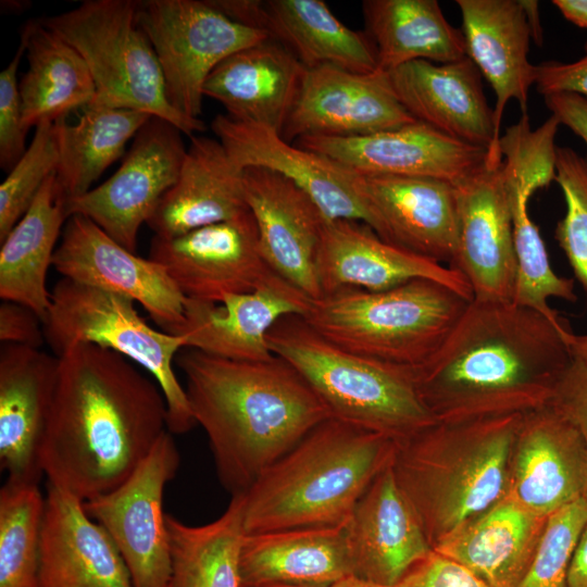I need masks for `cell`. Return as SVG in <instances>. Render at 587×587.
<instances>
[{
  "label": "cell",
  "mask_w": 587,
  "mask_h": 587,
  "mask_svg": "<svg viewBox=\"0 0 587 587\" xmlns=\"http://www.w3.org/2000/svg\"><path fill=\"white\" fill-rule=\"evenodd\" d=\"M58 358L39 462L48 483L86 501L124 483L168 430L166 401L110 349L82 342Z\"/></svg>",
  "instance_id": "6da1fadb"
},
{
  "label": "cell",
  "mask_w": 587,
  "mask_h": 587,
  "mask_svg": "<svg viewBox=\"0 0 587 587\" xmlns=\"http://www.w3.org/2000/svg\"><path fill=\"white\" fill-rule=\"evenodd\" d=\"M572 333L512 301L472 300L415 374L417 394L438 422L538 409L573 358Z\"/></svg>",
  "instance_id": "7a4b0ae2"
},
{
  "label": "cell",
  "mask_w": 587,
  "mask_h": 587,
  "mask_svg": "<svg viewBox=\"0 0 587 587\" xmlns=\"http://www.w3.org/2000/svg\"><path fill=\"white\" fill-rule=\"evenodd\" d=\"M197 424L207 433L217 478L246 494L273 463L330 414L287 361H238L196 349L177 354Z\"/></svg>",
  "instance_id": "3957f363"
},
{
  "label": "cell",
  "mask_w": 587,
  "mask_h": 587,
  "mask_svg": "<svg viewBox=\"0 0 587 587\" xmlns=\"http://www.w3.org/2000/svg\"><path fill=\"white\" fill-rule=\"evenodd\" d=\"M397 441L329 417L273 463L245 495L246 535L341 527Z\"/></svg>",
  "instance_id": "277c9868"
},
{
  "label": "cell",
  "mask_w": 587,
  "mask_h": 587,
  "mask_svg": "<svg viewBox=\"0 0 587 587\" xmlns=\"http://www.w3.org/2000/svg\"><path fill=\"white\" fill-rule=\"evenodd\" d=\"M469 302L440 283L414 279L379 291L340 288L310 300L301 316L339 349L414 380Z\"/></svg>",
  "instance_id": "5b68a950"
},
{
  "label": "cell",
  "mask_w": 587,
  "mask_h": 587,
  "mask_svg": "<svg viewBox=\"0 0 587 587\" xmlns=\"http://www.w3.org/2000/svg\"><path fill=\"white\" fill-rule=\"evenodd\" d=\"M267 344L273 354L302 375L333 419L397 442L438 422L411 376L339 349L300 314L280 317L270 329Z\"/></svg>",
  "instance_id": "8992f818"
},
{
  "label": "cell",
  "mask_w": 587,
  "mask_h": 587,
  "mask_svg": "<svg viewBox=\"0 0 587 587\" xmlns=\"http://www.w3.org/2000/svg\"><path fill=\"white\" fill-rule=\"evenodd\" d=\"M137 8L135 0H86L40 21L84 59L96 88L89 108L140 111L189 137L202 133L207 127L201 118H188L170 103L157 54L137 22Z\"/></svg>",
  "instance_id": "52a82bcc"
},
{
  "label": "cell",
  "mask_w": 587,
  "mask_h": 587,
  "mask_svg": "<svg viewBox=\"0 0 587 587\" xmlns=\"http://www.w3.org/2000/svg\"><path fill=\"white\" fill-rule=\"evenodd\" d=\"M522 413L466 419V450L441 464L413 438L397 444L392 469L433 545L507 495Z\"/></svg>",
  "instance_id": "ba28073f"
},
{
  "label": "cell",
  "mask_w": 587,
  "mask_h": 587,
  "mask_svg": "<svg viewBox=\"0 0 587 587\" xmlns=\"http://www.w3.org/2000/svg\"><path fill=\"white\" fill-rule=\"evenodd\" d=\"M42 325L55 357L76 344H92L148 371L164 395L170 433L185 434L197 425L173 366L186 348L185 338L152 328L132 299L62 277L53 286Z\"/></svg>",
  "instance_id": "9c48e42d"
},
{
  "label": "cell",
  "mask_w": 587,
  "mask_h": 587,
  "mask_svg": "<svg viewBox=\"0 0 587 587\" xmlns=\"http://www.w3.org/2000/svg\"><path fill=\"white\" fill-rule=\"evenodd\" d=\"M137 22L157 54L170 103L192 120L200 118L203 86L215 66L270 38L232 21L208 0H141Z\"/></svg>",
  "instance_id": "30bf717a"
},
{
  "label": "cell",
  "mask_w": 587,
  "mask_h": 587,
  "mask_svg": "<svg viewBox=\"0 0 587 587\" xmlns=\"http://www.w3.org/2000/svg\"><path fill=\"white\" fill-rule=\"evenodd\" d=\"M149 258L190 300L221 303L227 296L263 289L300 292L264 260L250 211L172 238L153 236Z\"/></svg>",
  "instance_id": "8fae6325"
},
{
  "label": "cell",
  "mask_w": 587,
  "mask_h": 587,
  "mask_svg": "<svg viewBox=\"0 0 587 587\" xmlns=\"http://www.w3.org/2000/svg\"><path fill=\"white\" fill-rule=\"evenodd\" d=\"M179 463L173 434L166 430L124 483L84 501L86 512L116 545L134 587H165L171 582V550L163 496Z\"/></svg>",
  "instance_id": "7c38bea8"
},
{
  "label": "cell",
  "mask_w": 587,
  "mask_h": 587,
  "mask_svg": "<svg viewBox=\"0 0 587 587\" xmlns=\"http://www.w3.org/2000/svg\"><path fill=\"white\" fill-rule=\"evenodd\" d=\"M182 132L151 116L133 138L117 171L98 187L67 200L68 215H83L121 246L137 250L138 232L176 183L187 152Z\"/></svg>",
  "instance_id": "4fadbf2b"
},
{
  "label": "cell",
  "mask_w": 587,
  "mask_h": 587,
  "mask_svg": "<svg viewBox=\"0 0 587 587\" xmlns=\"http://www.w3.org/2000/svg\"><path fill=\"white\" fill-rule=\"evenodd\" d=\"M52 266L63 278L140 303L161 330L184 321L187 299L165 267L127 250L83 215L67 218Z\"/></svg>",
  "instance_id": "5bb4252c"
},
{
  "label": "cell",
  "mask_w": 587,
  "mask_h": 587,
  "mask_svg": "<svg viewBox=\"0 0 587 587\" xmlns=\"http://www.w3.org/2000/svg\"><path fill=\"white\" fill-rule=\"evenodd\" d=\"M459 236L452 268L467 282L473 300L512 301L516 277L513 200L502 158L455 185Z\"/></svg>",
  "instance_id": "9a60e30c"
},
{
  "label": "cell",
  "mask_w": 587,
  "mask_h": 587,
  "mask_svg": "<svg viewBox=\"0 0 587 587\" xmlns=\"http://www.w3.org/2000/svg\"><path fill=\"white\" fill-rule=\"evenodd\" d=\"M397 99L386 72L361 74L324 65L307 70L282 136L348 138L415 122Z\"/></svg>",
  "instance_id": "2e32d148"
},
{
  "label": "cell",
  "mask_w": 587,
  "mask_h": 587,
  "mask_svg": "<svg viewBox=\"0 0 587 587\" xmlns=\"http://www.w3.org/2000/svg\"><path fill=\"white\" fill-rule=\"evenodd\" d=\"M296 145L326 155L358 174L430 177L460 184L482 170L488 150L415 121L372 135L303 137Z\"/></svg>",
  "instance_id": "e0dca14e"
},
{
  "label": "cell",
  "mask_w": 587,
  "mask_h": 587,
  "mask_svg": "<svg viewBox=\"0 0 587 587\" xmlns=\"http://www.w3.org/2000/svg\"><path fill=\"white\" fill-rule=\"evenodd\" d=\"M211 128L240 167H262L296 184L326 220H352L371 227L372 217L359 189V174L339 162L299 147L265 126L216 115Z\"/></svg>",
  "instance_id": "ac0fdd59"
},
{
  "label": "cell",
  "mask_w": 587,
  "mask_h": 587,
  "mask_svg": "<svg viewBox=\"0 0 587 587\" xmlns=\"http://www.w3.org/2000/svg\"><path fill=\"white\" fill-rule=\"evenodd\" d=\"M359 189L384 240L452 266L459 236L457 186L414 176L359 174Z\"/></svg>",
  "instance_id": "d6986e66"
},
{
  "label": "cell",
  "mask_w": 587,
  "mask_h": 587,
  "mask_svg": "<svg viewBox=\"0 0 587 587\" xmlns=\"http://www.w3.org/2000/svg\"><path fill=\"white\" fill-rule=\"evenodd\" d=\"M243 187L264 260L309 299L322 297L316 270L327 221L322 211L291 180L262 167L243 168Z\"/></svg>",
  "instance_id": "ffe728a7"
},
{
  "label": "cell",
  "mask_w": 587,
  "mask_h": 587,
  "mask_svg": "<svg viewBox=\"0 0 587 587\" xmlns=\"http://www.w3.org/2000/svg\"><path fill=\"white\" fill-rule=\"evenodd\" d=\"M507 495L548 517L587 498V457L577 429L550 403L523 414Z\"/></svg>",
  "instance_id": "44dd1931"
},
{
  "label": "cell",
  "mask_w": 587,
  "mask_h": 587,
  "mask_svg": "<svg viewBox=\"0 0 587 587\" xmlns=\"http://www.w3.org/2000/svg\"><path fill=\"white\" fill-rule=\"evenodd\" d=\"M386 73L397 99L414 120L501 155L495 112L470 58L450 63L417 60Z\"/></svg>",
  "instance_id": "7402d4cb"
},
{
  "label": "cell",
  "mask_w": 587,
  "mask_h": 587,
  "mask_svg": "<svg viewBox=\"0 0 587 587\" xmlns=\"http://www.w3.org/2000/svg\"><path fill=\"white\" fill-rule=\"evenodd\" d=\"M316 270L322 296L345 287L379 291L414 279H428L473 300L460 272L382 239L360 221L325 222Z\"/></svg>",
  "instance_id": "603a6c76"
},
{
  "label": "cell",
  "mask_w": 587,
  "mask_h": 587,
  "mask_svg": "<svg viewBox=\"0 0 587 587\" xmlns=\"http://www.w3.org/2000/svg\"><path fill=\"white\" fill-rule=\"evenodd\" d=\"M345 533L353 575L383 587L394 586L433 550L392 463L363 492Z\"/></svg>",
  "instance_id": "cb8c5ba5"
},
{
  "label": "cell",
  "mask_w": 587,
  "mask_h": 587,
  "mask_svg": "<svg viewBox=\"0 0 587 587\" xmlns=\"http://www.w3.org/2000/svg\"><path fill=\"white\" fill-rule=\"evenodd\" d=\"M59 373V358L39 349H0V467L8 478L37 483L39 457Z\"/></svg>",
  "instance_id": "d4e9b609"
},
{
  "label": "cell",
  "mask_w": 587,
  "mask_h": 587,
  "mask_svg": "<svg viewBox=\"0 0 587 587\" xmlns=\"http://www.w3.org/2000/svg\"><path fill=\"white\" fill-rule=\"evenodd\" d=\"M38 587H134L128 567L84 501L48 483Z\"/></svg>",
  "instance_id": "484cf974"
},
{
  "label": "cell",
  "mask_w": 587,
  "mask_h": 587,
  "mask_svg": "<svg viewBox=\"0 0 587 587\" xmlns=\"http://www.w3.org/2000/svg\"><path fill=\"white\" fill-rule=\"evenodd\" d=\"M305 72L287 48L267 38L217 64L204 83L203 95L220 102L228 117L282 135Z\"/></svg>",
  "instance_id": "4316f807"
},
{
  "label": "cell",
  "mask_w": 587,
  "mask_h": 587,
  "mask_svg": "<svg viewBox=\"0 0 587 587\" xmlns=\"http://www.w3.org/2000/svg\"><path fill=\"white\" fill-rule=\"evenodd\" d=\"M547 520L505 495L440 537L433 550L463 565L488 587H521Z\"/></svg>",
  "instance_id": "83f0119b"
},
{
  "label": "cell",
  "mask_w": 587,
  "mask_h": 587,
  "mask_svg": "<svg viewBox=\"0 0 587 587\" xmlns=\"http://www.w3.org/2000/svg\"><path fill=\"white\" fill-rule=\"evenodd\" d=\"M310 300L301 292L274 289L227 296L221 303L187 299L183 323L168 334L183 336L186 348L210 355L270 360L275 355L267 344L270 329L285 315H302Z\"/></svg>",
  "instance_id": "f1b7e54d"
},
{
  "label": "cell",
  "mask_w": 587,
  "mask_h": 587,
  "mask_svg": "<svg viewBox=\"0 0 587 587\" xmlns=\"http://www.w3.org/2000/svg\"><path fill=\"white\" fill-rule=\"evenodd\" d=\"M248 211L243 170L220 140L195 135L176 183L162 197L147 224L154 236L172 238Z\"/></svg>",
  "instance_id": "f546056e"
},
{
  "label": "cell",
  "mask_w": 587,
  "mask_h": 587,
  "mask_svg": "<svg viewBox=\"0 0 587 587\" xmlns=\"http://www.w3.org/2000/svg\"><path fill=\"white\" fill-rule=\"evenodd\" d=\"M462 16L466 57L496 95L495 121L500 130L507 103L514 99L527 113L536 65L528 60L532 39L520 0H457Z\"/></svg>",
  "instance_id": "4dcf8cb0"
},
{
  "label": "cell",
  "mask_w": 587,
  "mask_h": 587,
  "mask_svg": "<svg viewBox=\"0 0 587 587\" xmlns=\"http://www.w3.org/2000/svg\"><path fill=\"white\" fill-rule=\"evenodd\" d=\"M353 575L345 526L294 528L243 538L242 587L326 586Z\"/></svg>",
  "instance_id": "1f68e13d"
},
{
  "label": "cell",
  "mask_w": 587,
  "mask_h": 587,
  "mask_svg": "<svg viewBox=\"0 0 587 587\" xmlns=\"http://www.w3.org/2000/svg\"><path fill=\"white\" fill-rule=\"evenodd\" d=\"M257 28L287 48L307 70L330 65L361 74L378 71L366 32L346 26L322 0L261 1Z\"/></svg>",
  "instance_id": "d6a6232c"
},
{
  "label": "cell",
  "mask_w": 587,
  "mask_h": 587,
  "mask_svg": "<svg viewBox=\"0 0 587 587\" xmlns=\"http://www.w3.org/2000/svg\"><path fill=\"white\" fill-rule=\"evenodd\" d=\"M67 200L54 172L0 242V298L28 307L41 321L50 307L47 273L59 235L70 217Z\"/></svg>",
  "instance_id": "836d02e7"
},
{
  "label": "cell",
  "mask_w": 587,
  "mask_h": 587,
  "mask_svg": "<svg viewBox=\"0 0 587 587\" xmlns=\"http://www.w3.org/2000/svg\"><path fill=\"white\" fill-rule=\"evenodd\" d=\"M26 42L27 71L20 80L23 126L54 123L95 99L90 72L78 51L40 18L20 30Z\"/></svg>",
  "instance_id": "e575fe53"
},
{
  "label": "cell",
  "mask_w": 587,
  "mask_h": 587,
  "mask_svg": "<svg viewBox=\"0 0 587 587\" xmlns=\"http://www.w3.org/2000/svg\"><path fill=\"white\" fill-rule=\"evenodd\" d=\"M362 12L378 71L417 60L450 63L466 58L462 30L448 22L436 0H364Z\"/></svg>",
  "instance_id": "d590c367"
},
{
  "label": "cell",
  "mask_w": 587,
  "mask_h": 587,
  "mask_svg": "<svg viewBox=\"0 0 587 587\" xmlns=\"http://www.w3.org/2000/svg\"><path fill=\"white\" fill-rule=\"evenodd\" d=\"M245 495L232 496L224 513L199 526L166 514L172 587H242L240 552L246 536Z\"/></svg>",
  "instance_id": "8d00e7d4"
},
{
  "label": "cell",
  "mask_w": 587,
  "mask_h": 587,
  "mask_svg": "<svg viewBox=\"0 0 587 587\" xmlns=\"http://www.w3.org/2000/svg\"><path fill=\"white\" fill-rule=\"evenodd\" d=\"M150 114L126 109L85 108L78 122H54L59 152L58 182L74 198L92 189V184L125 151Z\"/></svg>",
  "instance_id": "74e56055"
},
{
  "label": "cell",
  "mask_w": 587,
  "mask_h": 587,
  "mask_svg": "<svg viewBox=\"0 0 587 587\" xmlns=\"http://www.w3.org/2000/svg\"><path fill=\"white\" fill-rule=\"evenodd\" d=\"M38 485L7 478L0 489V587H38L46 505Z\"/></svg>",
  "instance_id": "f35d334b"
},
{
  "label": "cell",
  "mask_w": 587,
  "mask_h": 587,
  "mask_svg": "<svg viewBox=\"0 0 587 587\" xmlns=\"http://www.w3.org/2000/svg\"><path fill=\"white\" fill-rule=\"evenodd\" d=\"M513 200V239L516 258V277L512 302L533 309L557 324L566 323L549 300L552 298L575 302L574 282L561 277L551 267L545 242L538 227L528 214L530 198L510 184Z\"/></svg>",
  "instance_id": "ab89813d"
},
{
  "label": "cell",
  "mask_w": 587,
  "mask_h": 587,
  "mask_svg": "<svg viewBox=\"0 0 587 587\" xmlns=\"http://www.w3.org/2000/svg\"><path fill=\"white\" fill-rule=\"evenodd\" d=\"M58 161L54 124L41 122L0 186V242L30 208L43 183L57 171Z\"/></svg>",
  "instance_id": "60d3db41"
},
{
  "label": "cell",
  "mask_w": 587,
  "mask_h": 587,
  "mask_svg": "<svg viewBox=\"0 0 587 587\" xmlns=\"http://www.w3.org/2000/svg\"><path fill=\"white\" fill-rule=\"evenodd\" d=\"M566 212L555 227V239L587 290V162L569 147L557 148L555 179Z\"/></svg>",
  "instance_id": "b9f144b4"
},
{
  "label": "cell",
  "mask_w": 587,
  "mask_h": 587,
  "mask_svg": "<svg viewBox=\"0 0 587 587\" xmlns=\"http://www.w3.org/2000/svg\"><path fill=\"white\" fill-rule=\"evenodd\" d=\"M586 522V498H579L549 515L521 587H569L570 564Z\"/></svg>",
  "instance_id": "7bdbcfd3"
},
{
  "label": "cell",
  "mask_w": 587,
  "mask_h": 587,
  "mask_svg": "<svg viewBox=\"0 0 587 587\" xmlns=\"http://www.w3.org/2000/svg\"><path fill=\"white\" fill-rule=\"evenodd\" d=\"M26 51V42L20 35L17 50L0 73V166L9 172L26 151L22 103L17 68Z\"/></svg>",
  "instance_id": "ee69618b"
},
{
  "label": "cell",
  "mask_w": 587,
  "mask_h": 587,
  "mask_svg": "<svg viewBox=\"0 0 587 587\" xmlns=\"http://www.w3.org/2000/svg\"><path fill=\"white\" fill-rule=\"evenodd\" d=\"M578 432L587 457V363L573 357L549 401ZM587 499V498H586Z\"/></svg>",
  "instance_id": "f6af8a7d"
},
{
  "label": "cell",
  "mask_w": 587,
  "mask_h": 587,
  "mask_svg": "<svg viewBox=\"0 0 587 587\" xmlns=\"http://www.w3.org/2000/svg\"><path fill=\"white\" fill-rule=\"evenodd\" d=\"M391 587H488L458 562L432 550Z\"/></svg>",
  "instance_id": "bcb514c9"
},
{
  "label": "cell",
  "mask_w": 587,
  "mask_h": 587,
  "mask_svg": "<svg viewBox=\"0 0 587 587\" xmlns=\"http://www.w3.org/2000/svg\"><path fill=\"white\" fill-rule=\"evenodd\" d=\"M585 54L570 63L548 61L536 65L535 87L542 96L573 92L587 97V42Z\"/></svg>",
  "instance_id": "7dc6e473"
},
{
  "label": "cell",
  "mask_w": 587,
  "mask_h": 587,
  "mask_svg": "<svg viewBox=\"0 0 587 587\" xmlns=\"http://www.w3.org/2000/svg\"><path fill=\"white\" fill-rule=\"evenodd\" d=\"M0 340L39 349L46 341L40 317L28 307L2 300L0 304Z\"/></svg>",
  "instance_id": "c3c4849f"
},
{
  "label": "cell",
  "mask_w": 587,
  "mask_h": 587,
  "mask_svg": "<svg viewBox=\"0 0 587 587\" xmlns=\"http://www.w3.org/2000/svg\"><path fill=\"white\" fill-rule=\"evenodd\" d=\"M551 115L564 124L587 146V97L573 92H558L544 96ZM587 162V158L585 159Z\"/></svg>",
  "instance_id": "681fc988"
},
{
  "label": "cell",
  "mask_w": 587,
  "mask_h": 587,
  "mask_svg": "<svg viewBox=\"0 0 587 587\" xmlns=\"http://www.w3.org/2000/svg\"><path fill=\"white\" fill-rule=\"evenodd\" d=\"M567 584L569 587H587V522L573 553Z\"/></svg>",
  "instance_id": "f907efd6"
},
{
  "label": "cell",
  "mask_w": 587,
  "mask_h": 587,
  "mask_svg": "<svg viewBox=\"0 0 587 587\" xmlns=\"http://www.w3.org/2000/svg\"><path fill=\"white\" fill-rule=\"evenodd\" d=\"M552 3L567 21L587 28V0H553Z\"/></svg>",
  "instance_id": "816d5d0a"
},
{
  "label": "cell",
  "mask_w": 587,
  "mask_h": 587,
  "mask_svg": "<svg viewBox=\"0 0 587 587\" xmlns=\"http://www.w3.org/2000/svg\"><path fill=\"white\" fill-rule=\"evenodd\" d=\"M524 8L530 37L536 45L542 43V27L539 18V5L534 0H520Z\"/></svg>",
  "instance_id": "f5cc1de1"
},
{
  "label": "cell",
  "mask_w": 587,
  "mask_h": 587,
  "mask_svg": "<svg viewBox=\"0 0 587 587\" xmlns=\"http://www.w3.org/2000/svg\"><path fill=\"white\" fill-rule=\"evenodd\" d=\"M262 587H305V586L268 585V586H262ZM309 587H383V586L365 580L357 575H349L326 586H309Z\"/></svg>",
  "instance_id": "db71d44e"
},
{
  "label": "cell",
  "mask_w": 587,
  "mask_h": 587,
  "mask_svg": "<svg viewBox=\"0 0 587 587\" xmlns=\"http://www.w3.org/2000/svg\"><path fill=\"white\" fill-rule=\"evenodd\" d=\"M569 346L573 357L587 363V334L572 333L569 337Z\"/></svg>",
  "instance_id": "11a10c76"
},
{
  "label": "cell",
  "mask_w": 587,
  "mask_h": 587,
  "mask_svg": "<svg viewBox=\"0 0 587 587\" xmlns=\"http://www.w3.org/2000/svg\"><path fill=\"white\" fill-rule=\"evenodd\" d=\"M165 587H172V586H171V584H168V585H167V586H165Z\"/></svg>",
  "instance_id": "9f6ffc18"
}]
</instances>
